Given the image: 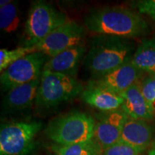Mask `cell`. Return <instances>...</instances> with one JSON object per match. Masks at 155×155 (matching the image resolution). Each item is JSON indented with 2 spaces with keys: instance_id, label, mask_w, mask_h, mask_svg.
<instances>
[{
  "instance_id": "6da1fadb",
  "label": "cell",
  "mask_w": 155,
  "mask_h": 155,
  "mask_svg": "<svg viewBox=\"0 0 155 155\" xmlns=\"http://www.w3.org/2000/svg\"><path fill=\"white\" fill-rule=\"evenodd\" d=\"M83 24L87 30L96 35L130 39L149 32L148 24L140 15L121 6L91 9L85 15Z\"/></svg>"
},
{
  "instance_id": "7a4b0ae2",
  "label": "cell",
  "mask_w": 155,
  "mask_h": 155,
  "mask_svg": "<svg viewBox=\"0 0 155 155\" xmlns=\"http://www.w3.org/2000/svg\"><path fill=\"white\" fill-rule=\"evenodd\" d=\"M133 50L129 39L98 35L91 41L84 58L85 66L94 79L99 78L131 61Z\"/></svg>"
},
{
  "instance_id": "3957f363",
  "label": "cell",
  "mask_w": 155,
  "mask_h": 155,
  "mask_svg": "<svg viewBox=\"0 0 155 155\" xmlns=\"http://www.w3.org/2000/svg\"><path fill=\"white\" fill-rule=\"evenodd\" d=\"M96 121L86 113L73 111L51 120L45 134L56 145H70L94 139Z\"/></svg>"
},
{
  "instance_id": "277c9868",
  "label": "cell",
  "mask_w": 155,
  "mask_h": 155,
  "mask_svg": "<svg viewBox=\"0 0 155 155\" xmlns=\"http://www.w3.org/2000/svg\"><path fill=\"white\" fill-rule=\"evenodd\" d=\"M84 89L75 78L42 71L35 105L40 108L56 107L74 99Z\"/></svg>"
},
{
  "instance_id": "5b68a950",
  "label": "cell",
  "mask_w": 155,
  "mask_h": 155,
  "mask_svg": "<svg viewBox=\"0 0 155 155\" xmlns=\"http://www.w3.org/2000/svg\"><path fill=\"white\" fill-rule=\"evenodd\" d=\"M68 17L45 1L35 2L25 23L24 47H33L54 30L68 21Z\"/></svg>"
},
{
  "instance_id": "8992f818",
  "label": "cell",
  "mask_w": 155,
  "mask_h": 155,
  "mask_svg": "<svg viewBox=\"0 0 155 155\" xmlns=\"http://www.w3.org/2000/svg\"><path fill=\"white\" fill-rule=\"evenodd\" d=\"M42 124L13 121L4 124L0 130V155H28L35 147V138Z\"/></svg>"
},
{
  "instance_id": "52a82bcc",
  "label": "cell",
  "mask_w": 155,
  "mask_h": 155,
  "mask_svg": "<svg viewBox=\"0 0 155 155\" xmlns=\"http://www.w3.org/2000/svg\"><path fill=\"white\" fill-rule=\"evenodd\" d=\"M41 52H34L15 61L1 73L0 83L5 91L40 78L48 60Z\"/></svg>"
},
{
  "instance_id": "ba28073f",
  "label": "cell",
  "mask_w": 155,
  "mask_h": 155,
  "mask_svg": "<svg viewBox=\"0 0 155 155\" xmlns=\"http://www.w3.org/2000/svg\"><path fill=\"white\" fill-rule=\"evenodd\" d=\"M84 27L70 19L32 48L35 52H41L51 58L68 48L84 45Z\"/></svg>"
},
{
  "instance_id": "9c48e42d",
  "label": "cell",
  "mask_w": 155,
  "mask_h": 155,
  "mask_svg": "<svg viewBox=\"0 0 155 155\" xmlns=\"http://www.w3.org/2000/svg\"><path fill=\"white\" fill-rule=\"evenodd\" d=\"M128 119L129 116L121 108L106 112L96 122L94 139L104 150L119 142Z\"/></svg>"
},
{
  "instance_id": "30bf717a",
  "label": "cell",
  "mask_w": 155,
  "mask_h": 155,
  "mask_svg": "<svg viewBox=\"0 0 155 155\" xmlns=\"http://www.w3.org/2000/svg\"><path fill=\"white\" fill-rule=\"evenodd\" d=\"M142 73L131 61L104 76L92 79L87 86L98 87L120 94L138 83Z\"/></svg>"
},
{
  "instance_id": "8fae6325",
  "label": "cell",
  "mask_w": 155,
  "mask_h": 155,
  "mask_svg": "<svg viewBox=\"0 0 155 155\" xmlns=\"http://www.w3.org/2000/svg\"><path fill=\"white\" fill-rule=\"evenodd\" d=\"M86 53L87 48L85 45L68 48L48 58L43 67V71L75 78Z\"/></svg>"
},
{
  "instance_id": "7c38bea8",
  "label": "cell",
  "mask_w": 155,
  "mask_h": 155,
  "mask_svg": "<svg viewBox=\"0 0 155 155\" xmlns=\"http://www.w3.org/2000/svg\"><path fill=\"white\" fill-rule=\"evenodd\" d=\"M119 95L124 98L121 108L129 118L144 121L154 119L155 115L142 94L139 83L134 84Z\"/></svg>"
},
{
  "instance_id": "4fadbf2b",
  "label": "cell",
  "mask_w": 155,
  "mask_h": 155,
  "mask_svg": "<svg viewBox=\"0 0 155 155\" xmlns=\"http://www.w3.org/2000/svg\"><path fill=\"white\" fill-rule=\"evenodd\" d=\"M40 78L17 86L7 92L2 102L4 109L9 111L28 109L35 102Z\"/></svg>"
},
{
  "instance_id": "5bb4252c",
  "label": "cell",
  "mask_w": 155,
  "mask_h": 155,
  "mask_svg": "<svg viewBox=\"0 0 155 155\" xmlns=\"http://www.w3.org/2000/svg\"><path fill=\"white\" fill-rule=\"evenodd\" d=\"M152 139V129L147 121L129 118L123 128L119 141L141 153L150 146Z\"/></svg>"
},
{
  "instance_id": "9a60e30c",
  "label": "cell",
  "mask_w": 155,
  "mask_h": 155,
  "mask_svg": "<svg viewBox=\"0 0 155 155\" xmlns=\"http://www.w3.org/2000/svg\"><path fill=\"white\" fill-rule=\"evenodd\" d=\"M81 98L89 106L104 112L119 109L124 103L121 95L106 89L89 86L82 92Z\"/></svg>"
},
{
  "instance_id": "2e32d148",
  "label": "cell",
  "mask_w": 155,
  "mask_h": 155,
  "mask_svg": "<svg viewBox=\"0 0 155 155\" xmlns=\"http://www.w3.org/2000/svg\"><path fill=\"white\" fill-rule=\"evenodd\" d=\"M131 63L142 73L155 74V35L141 41L134 53Z\"/></svg>"
},
{
  "instance_id": "e0dca14e",
  "label": "cell",
  "mask_w": 155,
  "mask_h": 155,
  "mask_svg": "<svg viewBox=\"0 0 155 155\" xmlns=\"http://www.w3.org/2000/svg\"><path fill=\"white\" fill-rule=\"evenodd\" d=\"M54 155H102L104 150L94 139L86 142L70 145H55Z\"/></svg>"
},
{
  "instance_id": "ac0fdd59",
  "label": "cell",
  "mask_w": 155,
  "mask_h": 155,
  "mask_svg": "<svg viewBox=\"0 0 155 155\" xmlns=\"http://www.w3.org/2000/svg\"><path fill=\"white\" fill-rule=\"evenodd\" d=\"M20 17L18 3L13 1L8 5L0 8V28L7 33L14 32L18 28Z\"/></svg>"
},
{
  "instance_id": "d6986e66",
  "label": "cell",
  "mask_w": 155,
  "mask_h": 155,
  "mask_svg": "<svg viewBox=\"0 0 155 155\" xmlns=\"http://www.w3.org/2000/svg\"><path fill=\"white\" fill-rule=\"evenodd\" d=\"M33 48L22 47L17 48L14 50H7L5 48H2L0 50V71L1 73L5 71L9 65H12L15 61L24 57L28 54L34 53Z\"/></svg>"
},
{
  "instance_id": "ffe728a7",
  "label": "cell",
  "mask_w": 155,
  "mask_h": 155,
  "mask_svg": "<svg viewBox=\"0 0 155 155\" xmlns=\"http://www.w3.org/2000/svg\"><path fill=\"white\" fill-rule=\"evenodd\" d=\"M139 85L143 95L155 115V74L147 75Z\"/></svg>"
},
{
  "instance_id": "44dd1931",
  "label": "cell",
  "mask_w": 155,
  "mask_h": 155,
  "mask_svg": "<svg viewBox=\"0 0 155 155\" xmlns=\"http://www.w3.org/2000/svg\"><path fill=\"white\" fill-rule=\"evenodd\" d=\"M139 154L140 153L133 147L119 141L104 150L102 155H139Z\"/></svg>"
},
{
  "instance_id": "7402d4cb",
  "label": "cell",
  "mask_w": 155,
  "mask_h": 155,
  "mask_svg": "<svg viewBox=\"0 0 155 155\" xmlns=\"http://www.w3.org/2000/svg\"><path fill=\"white\" fill-rule=\"evenodd\" d=\"M133 6L140 14L148 16L155 22V0H140L134 2Z\"/></svg>"
},
{
  "instance_id": "603a6c76",
  "label": "cell",
  "mask_w": 155,
  "mask_h": 155,
  "mask_svg": "<svg viewBox=\"0 0 155 155\" xmlns=\"http://www.w3.org/2000/svg\"><path fill=\"white\" fill-rule=\"evenodd\" d=\"M12 2L13 1H11V0H2V1L0 2V8H1V7H5V6L8 5L9 4Z\"/></svg>"
},
{
  "instance_id": "cb8c5ba5",
  "label": "cell",
  "mask_w": 155,
  "mask_h": 155,
  "mask_svg": "<svg viewBox=\"0 0 155 155\" xmlns=\"http://www.w3.org/2000/svg\"><path fill=\"white\" fill-rule=\"evenodd\" d=\"M148 155H155V142L153 144L152 147L148 152Z\"/></svg>"
}]
</instances>
